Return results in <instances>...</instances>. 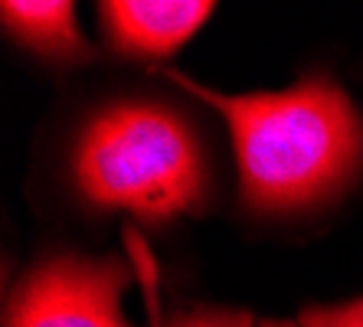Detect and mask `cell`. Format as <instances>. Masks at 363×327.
I'll list each match as a JSON object with an SVG mask.
<instances>
[{"mask_svg": "<svg viewBox=\"0 0 363 327\" xmlns=\"http://www.w3.org/2000/svg\"><path fill=\"white\" fill-rule=\"evenodd\" d=\"M170 82L210 101L236 141L242 200L252 210H298L324 200L363 160V118L334 82L308 79L285 92L226 95L164 69Z\"/></svg>", "mask_w": 363, "mask_h": 327, "instance_id": "obj_1", "label": "cell"}, {"mask_svg": "<svg viewBox=\"0 0 363 327\" xmlns=\"http://www.w3.org/2000/svg\"><path fill=\"white\" fill-rule=\"evenodd\" d=\"M72 167L92 203L144 219L194 210L206 184L196 138L161 105H118L95 115L79 138Z\"/></svg>", "mask_w": 363, "mask_h": 327, "instance_id": "obj_2", "label": "cell"}, {"mask_svg": "<svg viewBox=\"0 0 363 327\" xmlns=\"http://www.w3.org/2000/svg\"><path fill=\"white\" fill-rule=\"evenodd\" d=\"M125 288L128 269L121 262L60 255L23 278L7 327H128Z\"/></svg>", "mask_w": 363, "mask_h": 327, "instance_id": "obj_3", "label": "cell"}, {"mask_svg": "<svg viewBox=\"0 0 363 327\" xmlns=\"http://www.w3.org/2000/svg\"><path fill=\"white\" fill-rule=\"evenodd\" d=\"M206 0H105L99 17L111 46L131 56H170L206 23Z\"/></svg>", "mask_w": 363, "mask_h": 327, "instance_id": "obj_4", "label": "cell"}, {"mask_svg": "<svg viewBox=\"0 0 363 327\" xmlns=\"http://www.w3.org/2000/svg\"><path fill=\"white\" fill-rule=\"evenodd\" d=\"M0 17L7 30L17 36L23 46L46 59H62V62H82L92 59V46L76 26V10L66 0H4Z\"/></svg>", "mask_w": 363, "mask_h": 327, "instance_id": "obj_5", "label": "cell"}, {"mask_svg": "<svg viewBox=\"0 0 363 327\" xmlns=\"http://www.w3.org/2000/svg\"><path fill=\"white\" fill-rule=\"evenodd\" d=\"M154 327H252V318L242 311H220V308H200L190 314H180L174 321H157Z\"/></svg>", "mask_w": 363, "mask_h": 327, "instance_id": "obj_6", "label": "cell"}, {"mask_svg": "<svg viewBox=\"0 0 363 327\" xmlns=\"http://www.w3.org/2000/svg\"><path fill=\"white\" fill-rule=\"evenodd\" d=\"M304 327H363V298L334 308H308L301 314Z\"/></svg>", "mask_w": 363, "mask_h": 327, "instance_id": "obj_7", "label": "cell"}, {"mask_svg": "<svg viewBox=\"0 0 363 327\" xmlns=\"http://www.w3.org/2000/svg\"><path fill=\"white\" fill-rule=\"evenodd\" d=\"M262 327H298V324H281V321H265Z\"/></svg>", "mask_w": 363, "mask_h": 327, "instance_id": "obj_8", "label": "cell"}]
</instances>
